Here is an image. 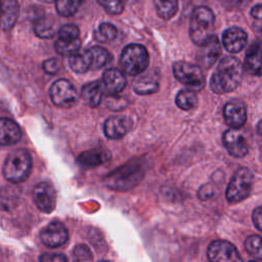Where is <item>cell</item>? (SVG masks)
Here are the masks:
<instances>
[{
    "instance_id": "41",
    "label": "cell",
    "mask_w": 262,
    "mask_h": 262,
    "mask_svg": "<svg viewBox=\"0 0 262 262\" xmlns=\"http://www.w3.org/2000/svg\"><path fill=\"white\" fill-rule=\"evenodd\" d=\"M251 15L254 19H262V4L255 5L251 10Z\"/></svg>"
},
{
    "instance_id": "17",
    "label": "cell",
    "mask_w": 262,
    "mask_h": 262,
    "mask_svg": "<svg viewBox=\"0 0 262 262\" xmlns=\"http://www.w3.org/2000/svg\"><path fill=\"white\" fill-rule=\"evenodd\" d=\"M247 33L238 27H230L223 32L222 45L230 53H237L247 43Z\"/></svg>"
},
{
    "instance_id": "45",
    "label": "cell",
    "mask_w": 262,
    "mask_h": 262,
    "mask_svg": "<svg viewBox=\"0 0 262 262\" xmlns=\"http://www.w3.org/2000/svg\"><path fill=\"white\" fill-rule=\"evenodd\" d=\"M136 0H124V2H128V3H131V2H134Z\"/></svg>"
},
{
    "instance_id": "20",
    "label": "cell",
    "mask_w": 262,
    "mask_h": 262,
    "mask_svg": "<svg viewBox=\"0 0 262 262\" xmlns=\"http://www.w3.org/2000/svg\"><path fill=\"white\" fill-rule=\"evenodd\" d=\"M21 138L19 126L8 118H0V145H13Z\"/></svg>"
},
{
    "instance_id": "34",
    "label": "cell",
    "mask_w": 262,
    "mask_h": 262,
    "mask_svg": "<svg viewBox=\"0 0 262 262\" xmlns=\"http://www.w3.org/2000/svg\"><path fill=\"white\" fill-rule=\"evenodd\" d=\"M79 35H80L79 28L73 24H67L58 29L59 38L77 39V38H79Z\"/></svg>"
},
{
    "instance_id": "26",
    "label": "cell",
    "mask_w": 262,
    "mask_h": 262,
    "mask_svg": "<svg viewBox=\"0 0 262 262\" xmlns=\"http://www.w3.org/2000/svg\"><path fill=\"white\" fill-rule=\"evenodd\" d=\"M55 50L58 54L63 56H72L73 54L79 52L81 47V41L79 38L77 39H67V38H58L55 42Z\"/></svg>"
},
{
    "instance_id": "32",
    "label": "cell",
    "mask_w": 262,
    "mask_h": 262,
    "mask_svg": "<svg viewBox=\"0 0 262 262\" xmlns=\"http://www.w3.org/2000/svg\"><path fill=\"white\" fill-rule=\"evenodd\" d=\"M82 0H55V8L60 16H72L77 12Z\"/></svg>"
},
{
    "instance_id": "15",
    "label": "cell",
    "mask_w": 262,
    "mask_h": 262,
    "mask_svg": "<svg viewBox=\"0 0 262 262\" xmlns=\"http://www.w3.org/2000/svg\"><path fill=\"white\" fill-rule=\"evenodd\" d=\"M222 142L229 155L235 158H243L249 151L246 138L236 129L226 130L222 135Z\"/></svg>"
},
{
    "instance_id": "24",
    "label": "cell",
    "mask_w": 262,
    "mask_h": 262,
    "mask_svg": "<svg viewBox=\"0 0 262 262\" xmlns=\"http://www.w3.org/2000/svg\"><path fill=\"white\" fill-rule=\"evenodd\" d=\"M34 31L40 38H52L57 32V21L52 15H41L36 20Z\"/></svg>"
},
{
    "instance_id": "10",
    "label": "cell",
    "mask_w": 262,
    "mask_h": 262,
    "mask_svg": "<svg viewBox=\"0 0 262 262\" xmlns=\"http://www.w3.org/2000/svg\"><path fill=\"white\" fill-rule=\"evenodd\" d=\"M33 199L37 208L46 213H51L55 208L56 193L54 187L46 181L39 182L33 190Z\"/></svg>"
},
{
    "instance_id": "28",
    "label": "cell",
    "mask_w": 262,
    "mask_h": 262,
    "mask_svg": "<svg viewBox=\"0 0 262 262\" xmlns=\"http://www.w3.org/2000/svg\"><path fill=\"white\" fill-rule=\"evenodd\" d=\"M156 10L163 19L172 18L178 10V0H154Z\"/></svg>"
},
{
    "instance_id": "37",
    "label": "cell",
    "mask_w": 262,
    "mask_h": 262,
    "mask_svg": "<svg viewBox=\"0 0 262 262\" xmlns=\"http://www.w3.org/2000/svg\"><path fill=\"white\" fill-rule=\"evenodd\" d=\"M60 69V61L57 58H49L43 62V70L45 73L53 75Z\"/></svg>"
},
{
    "instance_id": "29",
    "label": "cell",
    "mask_w": 262,
    "mask_h": 262,
    "mask_svg": "<svg viewBox=\"0 0 262 262\" xmlns=\"http://www.w3.org/2000/svg\"><path fill=\"white\" fill-rule=\"evenodd\" d=\"M69 64L71 69L77 74H84L90 70V60L87 51L77 52L70 56Z\"/></svg>"
},
{
    "instance_id": "44",
    "label": "cell",
    "mask_w": 262,
    "mask_h": 262,
    "mask_svg": "<svg viewBox=\"0 0 262 262\" xmlns=\"http://www.w3.org/2000/svg\"><path fill=\"white\" fill-rule=\"evenodd\" d=\"M39 1L44 2V3H51V2H53V1H55V0H39Z\"/></svg>"
},
{
    "instance_id": "3",
    "label": "cell",
    "mask_w": 262,
    "mask_h": 262,
    "mask_svg": "<svg viewBox=\"0 0 262 262\" xmlns=\"http://www.w3.org/2000/svg\"><path fill=\"white\" fill-rule=\"evenodd\" d=\"M214 23L215 16L209 7H195L192 11L189 24V36L192 42L200 46L213 36Z\"/></svg>"
},
{
    "instance_id": "43",
    "label": "cell",
    "mask_w": 262,
    "mask_h": 262,
    "mask_svg": "<svg viewBox=\"0 0 262 262\" xmlns=\"http://www.w3.org/2000/svg\"><path fill=\"white\" fill-rule=\"evenodd\" d=\"M257 132L259 135L262 136V120H260L259 123L257 124Z\"/></svg>"
},
{
    "instance_id": "18",
    "label": "cell",
    "mask_w": 262,
    "mask_h": 262,
    "mask_svg": "<svg viewBox=\"0 0 262 262\" xmlns=\"http://www.w3.org/2000/svg\"><path fill=\"white\" fill-rule=\"evenodd\" d=\"M160 73L158 70H149L144 75H140L133 83V90L139 95H147L159 90Z\"/></svg>"
},
{
    "instance_id": "19",
    "label": "cell",
    "mask_w": 262,
    "mask_h": 262,
    "mask_svg": "<svg viewBox=\"0 0 262 262\" xmlns=\"http://www.w3.org/2000/svg\"><path fill=\"white\" fill-rule=\"evenodd\" d=\"M244 69L251 75L262 76V41L253 43L246 52Z\"/></svg>"
},
{
    "instance_id": "5",
    "label": "cell",
    "mask_w": 262,
    "mask_h": 262,
    "mask_svg": "<svg viewBox=\"0 0 262 262\" xmlns=\"http://www.w3.org/2000/svg\"><path fill=\"white\" fill-rule=\"evenodd\" d=\"M120 62L126 74L130 76H138L148 67V52L145 47L140 44L127 45L122 51Z\"/></svg>"
},
{
    "instance_id": "25",
    "label": "cell",
    "mask_w": 262,
    "mask_h": 262,
    "mask_svg": "<svg viewBox=\"0 0 262 262\" xmlns=\"http://www.w3.org/2000/svg\"><path fill=\"white\" fill-rule=\"evenodd\" d=\"M90 60V70H99L112 60L111 53L100 46H94L86 50Z\"/></svg>"
},
{
    "instance_id": "36",
    "label": "cell",
    "mask_w": 262,
    "mask_h": 262,
    "mask_svg": "<svg viewBox=\"0 0 262 262\" xmlns=\"http://www.w3.org/2000/svg\"><path fill=\"white\" fill-rule=\"evenodd\" d=\"M251 0H220L222 6L227 10H241L247 7Z\"/></svg>"
},
{
    "instance_id": "39",
    "label": "cell",
    "mask_w": 262,
    "mask_h": 262,
    "mask_svg": "<svg viewBox=\"0 0 262 262\" xmlns=\"http://www.w3.org/2000/svg\"><path fill=\"white\" fill-rule=\"evenodd\" d=\"M252 218H253V223H254L255 227H256L258 230L262 231V206L257 207V208L253 211Z\"/></svg>"
},
{
    "instance_id": "46",
    "label": "cell",
    "mask_w": 262,
    "mask_h": 262,
    "mask_svg": "<svg viewBox=\"0 0 262 262\" xmlns=\"http://www.w3.org/2000/svg\"><path fill=\"white\" fill-rule=\"evenodd\" d=\"M1 10H2V0H0V15H1Z\"/></svg>"
},
{
    "instance_id": "14",
    "label": "cell",
    "mask_w": 262,
    "mask_h": 262,
    "mask_svg": "<svg viewBox=\"0 0 262 262\" xmlns=\"http://www.w3.org/2000/svg\"><path fill=\"white\" fill-rule=\"evenodd\" d=\"M223 117L226 124L234 129L243 127L247 121V107L241 99L228 101L223 108Z\"/></svg>"
},
{
    "instance_id": "12",
    "label": "cell",
    "mask_w": 262,
    "mask_h": 262,
    "mask_svg": "<svg viewBox=\"0 0 262 262\" xmlns=\"http://www.w3.org/2000/svg\"><path fill=\"white\" fill-rule=\"evenodd\" d=\"M221 55V44L216 36H211L207 41L200 45L196 59L200 67L210 69Z\"/></svg>"
},
{
    "instance_id": "13",
    "label": "cell",
    "mask_w": 262,
    "mask_h": 262,
    "mask_svg": "<svg viewBox=\"0 0 262 262\" xmlns=\"http://www.w3.org/2000/svg\"><path fill=\"white\" fill-rule=\"evenodd\" d=\"M133 126V121L123 115H116L107 118L103 124L104 135L110 139H120L124 137Z\"/></svg>"
},
{
    "instance_id": "30",
    "label": "cell",
    "mask_w": 262,
    "mask_h": 262,
    "mask_svg": "<svg viewBox=\"0 0 262 262\" xmlns=\"http://www.w3.org/2000/svg\"><path fill=\"white\" fill-rule=\"evenodd\" d=\"M245 250L254 259L262 260V235H249L245 241Z\"/></svg>"
},
{
    "instance_id": "23",
    "label": "cell",
    "mask_w": 262,
    "mask_h": 262,
    "mask_svg": "<svg viewBox=\"0 0 262 262\" xmlns=\"http://www.w3.org/2000/svg\"><path fill=\"white\" fill-rule=\"evenodd\" d=\"M103 88L100 81L90 82L82 87V97L90 107H96L101 102Z\"/></svg>"
},
{
    "instance_id": "35",
    "label": "cell",
    "mask_w": 262,
    "mask_h": 262,
    "mask_svg": "<svg viewBox=\"0 0 262 262\" xmlns=\"http://www.w3.org/2000/svg\"><path fill=\"white\" fill-rule=\"evenodd\" d=\"M93 259L91 251L85 245H78L74 249V260L75 261H91Z\"/></svg>"
},
{
    "instance_id": "16",
    "label": "cell",
    "mask_w": 262,
    "mask_h": 262,
    "mask_svg": "<svg viewBox=\"0 0 262 262\" xmlns=\"http://www.w3.org/2000/svg\"><path fill=\"white\" fill-rule=\"evenodd\" d=\"M100 82L103 88V92L107 95L119 94L127 85L125 75L118 69L106 70Z\"/></svg>"
},
{
    "instance_id": "4",
    "label": "cell",
    "mask_w": 262,
    "mask_h": 262,
    "mask_svg": "<svg viewBox=\"0 0 262 262\" xmlns=\"http://www.w3.org/2000/svg\"><path fill=\"white\" fill-rule=\"evenodd\" d=\"M254 176L252 171L249 168L241 167L238 168L231 179L226 188V200L230 204H237L246 200L253 187Z\"/></svg>"
},
{
    "instance_id": "38",
    "label": "cell",
    "mask_w": 262,
    "mask_h": 262,
    "mask_svg": "<svg viewBox=\"0 0 262 262\" xmlns=\"http://www.w3.org/2000/svg\"><path fill=\"white\" fill-rule=\"evenodd\" d=\"M40 261H43V262H51V261H59V262H66L68 259L64 255L62 254H59V253H55V254H43L40 258H39Z\"/></svg>"
},
{
    "instance_id": "11",
    "label": "cell",
    "mask_w": 262,
    "mask_h": 262,
    "mask_svg": "<svg viewBox=\"0 0 262 262\" xmlns=\"http://www.w3.org/2000/svg\"><path fill=\"white\" fill-rule=\"evenodd\" d=\"M41 242L48 248H57L69 239L67 227L59 221H51L40 232Z\"/></svg>"
},
{
    "instance_id": "8",
    "label": "cell",
    "mask_w": 262,
    "mask_h": 262,
    "mask_svg": "<svg viewBox=\"0 0 262 262\" xmlns=\"http://www.w3.org/2000/svg\"><path fill=\"white\" fill-rule=\"evenodd\" d=\"M49 94L51 101L59 107H71L78 99L75 86L67 79L56 80L51 85Z\"/></svg>"
},
{
    "instance_id": "1",
    "label": "cell",
    "mask_w": 262,
    "mask_h": 262,
    "mask_svg": "<svg viewBox=\"0 0 262 262\" xmlns=\"http://www.w3.org/2000/svg\"><path fill=\"white\" fill-rule=\"evenodd\" d=\"M244 70V66L236 57L225 56L222 58L210 80L212 91L218 94L233 91L242 81Z\"/></svg>"
},
{
    "instance_id": "2",
    "label": "cell",
    "mask_w": 262,
    "mask_h": 262,
    "mask_svg": "<svg viewBox=\"0 0 262 262\" xmlns=\"http://www.w3.org/2000/svg\"><path fill=\"white\" fill-rule=\"evenodd\" d=\"M32 157L24 148L13 149L4 160L2 172L6 180L12 183L24 182L31 174Z\"/></svg>"
},
{
    "instance_id": "27",
    "label": "cell",
    "mask_w": 262,
    "mask_h": 262,
    "mask_svg": "<svg viewBox=\"0 0 262 262\" xmlns=\"http://www.w3.org/2000/svg\"><path fill=\"white\" fill-rule=\"evenodd\" d=\"M175 102L177 106L183 111L192 110L198 104V96L195 91L191 89H183L180 90L175 98Z\"/></svg>"
},
{
    "instance_id": "31",
    "label": "cell",
    "mask_w": 262,
    "mask_h": 262,
    "mask_svg": "<svg viewBox=\"0 0 262 262\" xmlns=\"http://www.w3.org/2000/svg\"><path fill=\"white\" fill-rule=\"evenodd\" d=\"M117 36V29L110 23H102L94 32V39L100 43H107Z\"/></svg>"
},
{
    "instance_id": "40",
    "label": "cell",
    "mask_w": 262,
    "mask_h": 262,
    "mask_svg": "<svg viewBox=\"0 0 262 262\" xmlns=\"http://www.w3.org/2000/svg\"><path fill=\"white\" fill-rule=\"evenodd\" d=\"M213 195V190L210 185H205L199 190V198L201 200H207Z\"/></svg>"
},
{
    "instance_id": "6",
    "label": "cell",
    "mask_w": 262,
    "mask_h": 262,
    "mask_svg": "<svg viewBox=\"0 0 262 262\" xmlns=\"http://www.w3.org/2000/svg\"><path fill=\"white\" fill-rule=\"evenodd\" d=\"M143 171L139 163H128L105 178V183L112 189L123 190L130 189L141 179Z\"/></svg>"
},
{
    "instance_id": "33",
    "label": "cell",
    "mask_w": 262,
    "mask_h": 262,
    "mask_svg": "<svg viewBox=\"0 0 262 262\" xmlns=\"http://www.w3.org/2000/svg\"><path fill=\"white\" fill-rule=\"evenodd\" d=\"M110 14H120L124 9V0H96Z\"/></svg>"
},
{
    "instance_id": "7",
    "label": "cell",
    "mask_w": 262,
    "mask_h": 262,
    "mask_svg": "<svg viewBox=\"0 0 262 262\" xmlns=\"http://www.w3.org/2000/svg\"><path fill=\"white\" fill-rule=\"evenodd\" d=\"M175 78L188 89L199 91L205 86V77L201 67L186 61H177L173 64Z\"/></svg>"
},
{
    "instance_id": "42",
    "label": "cell",
    "mask_w": 262,
    "mask_h": 262,
    "mask_svg": "<svg viewBox=\"0 0 262 262\" xmlns=\"http://www.w3.org/2000/svg\"><path fill=\"white\" fill-rule=\"evenodd\" d=\"M253 30L255 31V33L262 37V19H255L253 23Z\"/></svg>"
},
{
    "instance_id": "21",
    "label": "cell",
    "mask_w": 262,
    "mask_h": 262,
    "mask_svg": "<svg viewBox=\"0 0 262 262\" xmlns=\"http://www.w3.org/2000/svg\"><path fill=\"white\" fill-rule=\"evenodd\" d=\"M111 158V154L104 148H92L81 152L77 157V163L84 168H93L102 165Z\"/></svg>"
},
{
    "instance_id": "22",
    "label": "cell",
    "mask_w": 262,
    "mask_h": 262,
    "mask_svg": "<svg viewBox=\"0 0 262 262\" xmlns=\"http://www.w3.org/2000/svg\"><path fill=\"white\" fill-rule=\"evenodd\" d=\"M19 13L17 0H3L0 15V27L4 31L10 30L16 23Z\"/></svg>"
},
{
    "instance_id": "9",
    "label": "cell",
    "mask_w": 262,
    "mask_h": 262,
    "mask_svg": "<svg viewBox=\"0 0 262 262\" xmlns=\"http://www.w3.org/2000/svg\"><path fill=\"white\" fill-rule=\"evenodd\" d=\"M207 256L213 262H237L243 260L236 248L231 243L223 239L212 242L208 247Z\"/></svg>"
}]
</instances>
